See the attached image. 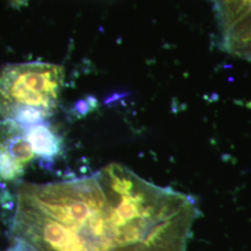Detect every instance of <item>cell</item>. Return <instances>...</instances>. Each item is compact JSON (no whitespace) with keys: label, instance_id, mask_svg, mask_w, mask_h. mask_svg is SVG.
I'll list each match as a JSON object with an SVG mask.
<instances>
[{"label":"cell","instance_id":"obj_1","mask_svg":"<svg viewBox=\"0 0 251 251\" xmlns=\"http://www.w3.org/2000/svg\"><path fill=\"white\" fill-rule=\"evenodd\" d=\"M63 69L48 63L11 65L0 74V113L20 127L42 123L53 113Z\"/></svg>","mask_w":251,"mask_h":251},{"label":"cell","instance_id":"obj_2","mask_svg":"<svg viewBox=\"0 0 251 251\" xmlns=\"http://www.w3.org/2000/svg\"><path fill=\"white\" fill-rule=\"evenodd\" d=\"M26 139L34 153L42 157H55L61 150V139L50 126L43 122L29 126Z\"/></svg>","mask_w":251,"mask_h":251},{"label":"cell","instance_id":"obj_3","mask_svg":"<svg viewBox=\"0 0 251 251\" xmlns=\"http://www.w3.org/2000/svg\"><path fill=\"white\" fill-rule=\"evenodd\" d=\"M0 145L9 152L11 157L25 168L27 164L34 157V152L26 137L22 135H14L0 143Z\"/></svg>","mask_w":251,"mask_h":251},{"label":"cell","instance_id":"obj_4","mask_svg":"<svg viewBox=\"0 0 251 251\" xmlns=\"http://www.w3.org/2000/svg\"><path fill=\"white\" fill-rule=\"evenodd\" d=\"M25 168L15 161L9 152L0 145V179L14 180L24 173Z\"/></svg>","mask_w":251,"mask_h":251},{"label":"cell","instance_id":"obj_5","mask_svg":"<svg viewBox=\"0 0 251 251\" xmlns=\"http://www.w3.org/2000/svg\"><path fill=\"white\" fill-rule=\"evenodd\" d=\"M10 1H11V3L14 4V5H19V4H21L24 0H10Z\"/></svg>","mask_w":251,"mask_h":251}]
</instances>
